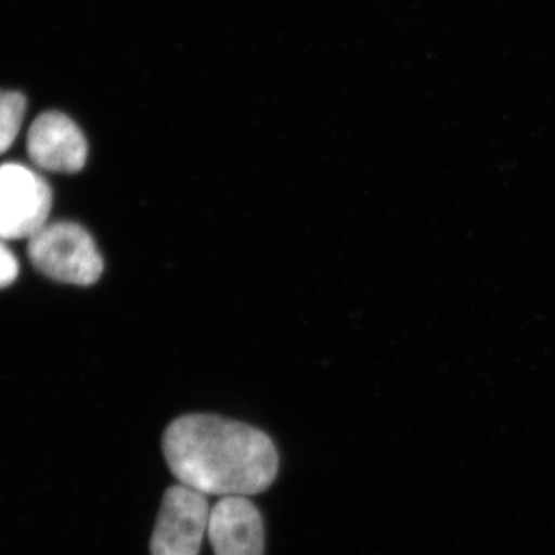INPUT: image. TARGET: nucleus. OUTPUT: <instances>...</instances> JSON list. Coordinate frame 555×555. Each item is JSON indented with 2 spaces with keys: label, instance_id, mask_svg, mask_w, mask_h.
Instances as JSON below:
<instances>
[{
  "label": "nucleus",
  "instance_id": "39448f33",
  "mask_svg": "<svg viewBox=\"0 0 555 555\" xmlns=\"http://www.w3.org/2000/svg\"><path fill=\"white\" fill-rule=\"evenodd\" d=\"M28 156L35 166L56 173L82 170L89 156V145L82 130L60 112H46L28 130Z\"/></svg>",
  "mask_w": 555,
  "mask_h": 555
},
{
  "label": "nucleus",
  "instance_id": "f257e3e1",
  "mask_svg": "<svg viewBox=\"0 0 555 555\" xmlns=\"http://www.w3.org/2000/svg\"><path fill=\"white\" fill-rule=\"evenodd\" d=\"M163 451L179 483L206 495L261 494L280 469V455L268 434L218 415L173 420L164 433Z\"/></svg>",
  "mask_w": 555,
  "mask_h": 555
},
{
  "label": "nucleus",
  "instance_id": "0eeeda50",
  "mask_svg": "<svg viewBox=\"0 0 555 555\" xmlns=\"http://www.w3.org/2000/svg\"><path fill=\"white\" fill-rule=\"evenodd\" d=\"M27 100L17 91H0V155L16 141L24 122Z\"/></svg>",
  "mask_w": 555,
  "mask_h": 555
},
{
  "label": "nucleus",
  "instance_id": "6e6552de",
  "mask_svg": "<svg viewBox=\"0 0 555 555\" xmlns=\"http://www.w3.org/2000/svg\"><path fill=\"white\" fill-rule=\"evenodd\" d=\"M20 275V262L13 251L7 247L5 241L0 240V288L11 286Z\"/></svg>",
  "mask_w": 555,
  "mask_h": 555
},
{
  "label": "nucleus",
  "instance_id": "20e7f679",
  "mask_svg": "<svg viewBox=\"0 0 555 555\" xmlns=\"http://www.w3.org/2000/svg\"><path fill=\"white\" fill-rule=\"evenodd\" d=\"M210 511L206 494L181 483L167 489L150 542L152 555H198Z\"/></svg>",
  "mask_w": 555,
  "mask_h": 555
},
{
  "label": "nucleus",
  "instance_id": "f03ea898",
  "mask_svg": "<svg viewBox=\"0 0 555 555\" xmlns=\"http://www.w3.org/2000/svg\"><path fill=\"white\" fill-rule=\"evenodd\" d=\"M28 257L43 275L60 283L91 286L104 272L93 236L72 221L49 222L28 240Z\"/></svg>",
  "mask_w": 555,
  "mask_h": 555
},
{
  "label": "nucleus",
  "instance_id": "423d86ee",
  "mask_svg": "<svg viewBox=\"0 0 555 555\" xmlns=\"http://www.w3.org/2000/svg\"><path fill=\"white\" fill-rule=\"evenodd\" d=\"M207 537L215 555H264V524L247 496H222L211 507Z\"/></svg>",
  "mask_w": 555,
  "mask_h": 555
},
{
  "label": "nucleus",
  "instance_id": "7ed1b4c3",
  "mask_svg": "<svg viewBox=\"0 0 555 555\" xmlns=\"http://www.w3.org/2000/svg\"><path fill=\"white\" fill-rule=\"evenodd\" d=\"M49 182L20 163L0 166V240H30L49 224Z\"/></svg>",
  "mask_w": 555,
  "mask_h": 555
}]
</instances>
